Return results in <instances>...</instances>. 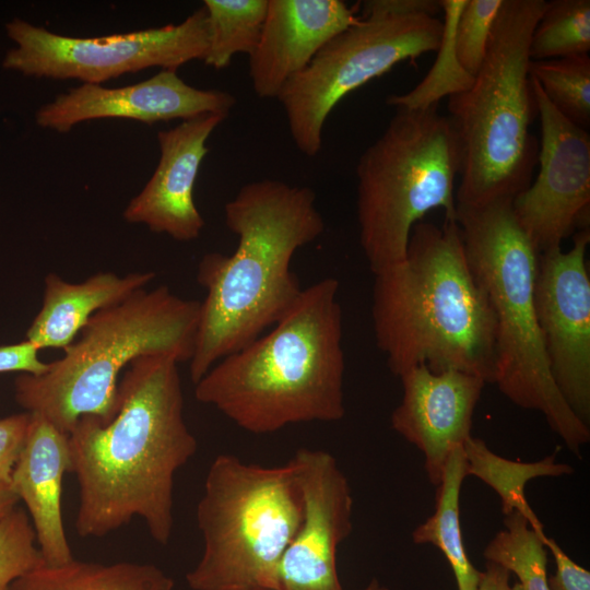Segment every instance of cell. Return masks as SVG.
<instances>
[{"label":"cell","mask_w":590,"mask_h":590,"mask_svg":"<svg viewBox=\"0 0 590 590\" xmlns=\"http://www.w3.org/2000/svg\"><path fill=\"white\" fill-rule=\"evenodd\" d=\"M178 364L163 354L133 359L119 379L114 418L83 415L68 434L80 536H105L139 517L155 542H169L175 475L198 449Z\"/></svg>","instance_id":"cell-1"},{"label":"cell","mask_w":590,"mask_h":590,"mask_svg":"<svg viewBox=\"0 0 590 590\" xmlns=\"http://www.w3.org/2000/svg\"><path fill=\"white\" fill-rule=\"evenodd\" d=\"M224 217L238 244L233 255L209 252L198 264L206 295L189 362L193 384L288 312L303 291L292 258L324 229L314 190L278 179L240 187Z\"/></svg>","instance_id":"cell-2"},{"label":"cell","mask_w":590,"mask_h":590,"mask_svg":"<svg viewBox=\"0 0 590 590\" xmlns=\"http://www.w3.org/2000/svg\"><path fill=\"white\" fill-rule=\"evenodd\" d=\"M373 274L375 340L393 375L424 365L494 384L495 316L456 219L416 223L404 259Z\"/></svg>","instance_id":"cell-3"},{"label":"cell","mask_w":590,"mask_h":590,"mask_svg":"<svg viewBox=\"0 0 590 590\" xmlns=\"http://www.w3.org/2000/svg\"><path fill=\"white\" fill-rule=\"evenodd\" d=\"M339 287L328 276L303 288L268 334L220 359L194 384L196 399L257 435L343 418Z\"/></svg>","instance_id":"cell-4"},{"label":"cell","mask_w":590,"mask_h":590,"mask_svg":"<svg viewBox=\"0 0 590 590\" xmlns=\"http://www.w3.org/2000/svg\"><path fill=\"white\" fill-rule=\"evenodd\" d=\"M200 307L166 285L134 292L93 315L46 371L20 374L15 401L66 434L83 415L108 423L118 409L119 376L133 359L163 354L190 362Z\"/></svg>","instance_id":"cell-5"},{"label":"cell","mask_w":590,"mask_h":590,"mask_svg":"<svg viewBox=\"0 0 590 590\" xmlns=\"http://www.w3.org/2000/svg\"><path fill=\"white\" fill-rule=\"evenodd\" d=\"M545 5V0H504L473 84L448 97L461 155L457 205L512 200L532 181L539 141L530 131L536 107L529 48Z\"/></svg>","instance_id":"cell-6"},{"label":"cell","mask_w":590,"mask_h":590,"mask_svg":"<svg viewBox=\"0 0 590 590\" xmlns=\"http://www.w3.org/2000/svg\"><path fill=\"white\" fill-rule=\"evenodd\" d=\"M511 201L456 210L469 264L495 316L494 385L517 406L542 413L580 458L590 427L571 411L552 378L534 306L539 253L519 226Z\"/></svg>","instance_id":"cell-7"},{"label":"cell","mask_w":590,"mask_h":590,"mask_svg":"<svg viewBox=\"0 0 590 590\" xmlns=\"http://www.w3.org/2000/svg\"><path fill=\"white\" fill-rule=\"evenodd\" d=\"M303 497L291 461H212L196 508L203 551L186 575L191 590H278L281 558L297 533Z\"/></svg>","instance_id":"cell-8"},{"label":"cell","mask_w":590,"mask_h":590,"mask_svg":"<svg viewBox=\"0 0 590 590\" xmlns=\"http://www.w3.org/2000/svg\"><path fill=\"white\" fill-rule=\"evenodd\" d=\"M461 155L436 107L397 109L356 165L359 243L373 273L404 259L413 226L434 209L456 219Z\"/></svg>","instance_id":"cell-9"},{"label":"cell","mask_w":590,"mask_h":590,"mask_svg":"<svg viewBox=\"0 0 590 590\" xmlns=\"http://www.w3.org/2000/svg\"><path fill=\"white\" fill-rule=\"evenodd\" d=\"M441 35L437 16L367 14L331 38L276 97L295 146L316 156L324 121L345 95L401 61L436 52Z\"/></svg>","instance_id":"cell-10"},{"label":"cell","mask_w":590,"mask_h":590,"mask_svg":"<svg viewBox=\"0 0 590 590\" xmlns=\"http://www.w3.org/2000/svg\"><path fill=\"white\" fill-rule=\"evenodd\" d=\"M15 44L2 67L27 76L78 79L99 84L152 67L176 71L202 60L208 48L206 12L202 7L179 24L102 37H70L21 19L5 24Z\"/></svg>","instance_id":"cell-11"},{"label":"cell","mask_w":590,"mask_h":590,"mask_svg":"<svg viewBox=\"0 0 590 590\" xmlns=\"http://www.w3.org/2000/svg\"><path fill=\"white\" fill-rule=\"evenodd\" d=\"M530 83L541 129L539 172L511 209L540 255L560 248L576 229H589L590 135L551 104L532 76Z\"/></svg>","instance_id":"cell-12"},{"label":"cell","mask_w":590,"mask_h":590,"mask_svg":"<svg viewBox=\"0 0 590 590\" xmlns=\"http://www.w3.org/2000/svg\"><path fill=\"white\" fill-rule=\"evenodd\" d=\"M589 229L575 233L568 251L538 256L534 306L555 386L576 416L590 427Z\"/></svg>","instance_id":"cell-13"},{"label":"cell","mask_w":590,"mask_h":590,"mask_svg":"<svg viewBox=\"0 0 590 590\" xmlns=\"http://www.w3.org/2000/svg\"><path fill=\"white\" fill-rule=\"evenodd\" d=\"M290 461L302 492L303 518L281 558L278 590H343L337 552L353 529L349 480L323 450L300 448Z\"/></svg>","instance_id":"cell-14"},{"label":"cell","mask_w":590,"mask_h":590,"mask_svg":"<svg viewBox=\"0 0 590 590\" xmlns=\"http://www.w3.org/2000/svg\"><path fill=\"white\" fill-rule=\"evenodd\" d=\"M235 103V96L228 92L196 88L176 71L162 70L145 81L122 87L83 83L43 105L35 118L39 127L64 133L94 119L121 118L151 125L206 114L227 117Z\"/></svg>","instance_id":"cell-15"},{"label":"cell","mask_w":590,"mask_h":590,"mask_svg":"<svg viewBox=\"0 0 590 590\" xmlns=\"http://www.w3.org/2000/svg\"><path fill=\"white\" fill-rule=\"evenodd\" d=\"M402 399L391 428L424 456L428 481L437 486L450 452L471 437L475 406L486 382L456 369L415 366L400 376Z\"/></svg>","instance_id":"cell-16"},{"label":"cell","mask_w":590,"mask_h":590,"mask_svg":"<svg viewBox=\"0 0 590 590\" xmlns=\"http://www.w3.org/2000/svg\"><path fill=\"white\" fill-rule=\"evenodd\" d=\"M224 119V115L206 114L157 133V167L126 206L122 215L127 222L144 224L151 232L178 241L200 236L204 220L193 201V187L209 152L206 141Z\"/></svg>","instance_id":"cell-17"},{"label":"cell","mask_w":590,"mask_h":590,"mask_svg":"<svg viewBox=\"0 0 590 590\" xmlns=\"http://www.w3.org/2000/svg\"><path fill=\"white\" fill-rule=\"evenodd\" d=\"M358 20L341 0H268L260 40L249 56L256 95L276 98L331 38Z\"/></svg>","instance_id":"cell-18"},{"label":"cell","mask_w":590,"mask_h":590,"mask_svg":"<svg viewBox=\"0 0 590 590\" xmlns=\"http://www.w3.org/2000/svg\"><path fill=\"white\" fill-rule=\"evenodd\" d=\"M66 472H70L68 434L31 413L10 484L26 506L37 546L47 565H62L74 558L61 512V483Z\"/></svg>","instance_id":"cell-19"},{"label":"cell","mask_w":590,"mask_h":590,"mask_svg":"<svg viewBox=\"0 0 590 590\" xmlns=\"http://www.w3.org/2000/svg\"><path fill=\"white\" fill-rule=\"evenodd\" d=\"M155 279L152 271L119 275L98 272L80 283L56 273L45 276L43 306L26 331L37 349H66L98 310L113 306L146 288Z\"/></svg>","instance_id":"cell-20"},{"label":"cell","mask_w":590,"mask_h":590,"mask_svg":"<svg viewBox=\"0 0 590 590\" xmlns=\"http://www.w3.org/2000/svg\"><path fill=\"white\" fill-rule=\"evenodd\" d=\"M9 590H175V582L154 564L73 558L62 565L44 563L15 579Z\"/></svg>","instance_id":"cell-21"},{"label":"cell","mask_w":590,"mask_h":590,"mask_svg":"<svg viewBox=\"0 0 590 590\" xmlns=\"http://www.w3.org/2000/svg\"><path fill=\"white\" fill-rule=\"evenodd\" d=\"M462 448L467 476L477 477L498 495L504 517L518 512L534 532L545 536L543 523L526 498V485L536 477L571 474L574 468L556 462V451L534 462L506 459L492 451L483 439L473 436L465 440Z\"/></svg>","instance_id":"cell-22"},{"label":"cell","mask_w":590,"mask_h":590,"mask_svg":"<svg viewBox=\"0 0 590 590\" xmlns=\"http://www.w3.org/2000/svg\"><path fill=\"white\" fill-rule=\"evenodd\" d=\"M467 476L462 446L455 448L436 486L435 511L412 532L415 544H432L444 554L453 573L458 590H477L482 571L467 554L460 527V492Z\"/></svg>","instance_id":"cell-23"},{"label":"cell","mask_w":590,"mask_h":590,"mask_svg":"<svg viewBox=\"0 0 590 590\" xmlns=\"http://www.w3.org/2000/svg\"><path fill=\"white\" fill-rule=\"evenodd\" d=\"M208 48L206 66L224 69L236 54L250 56L262 33L268 0H204Z\"/></svg>","instance_id":"cell-24"},{"label":"cell","mask_w":590,"mask_h":590,"mask_svg":"<svg viewBox=\"0 0 590 590\" xmlns=\"http://www.w3.org/2000/svg\"><path fill=\"white\" fill-rule=\"evenodd\" d=\"M444 12L442 35L437 58L426 76L411 91L390 95L386 103L397 109L425 110L436 107L445 96L465 92L474 76L461 66L455 46V30L465 0H440Z\"/></svg>","instance_id":"cell-25"},{"label":"cell","mask_w":590,"mask_h":590,"mask_svg":"<svg viewBox=\"0 0 590 590\" xmlns=\"http://www.w3.org/2000/svg\"><path fill=\"white\" fill-rule=\"evenodd\" d=\"M504 529L486 544L483 556L515 574L523 590H550L544 536L534 532L518 512L504 517Z\"/></svg>","instance_id":"cell-26"},{"label":"cell","mask_w":590,"mask_h":590,"mask_svg":"<svg viewBox=\"0 0 590 590\" xmlns=\"http://www.w3.org/2000/svg\"><path fill=\"white\" fill-rule=\"evenodd\" d=\"M590 50V1H546L531 35V61L588 55Z\"/></svg>","instance_id":"cell-27"},{"label":"cell","mask_w":590,"mask_h":590,"mask_svg":"<svg viewBox=\"0 0 590 590\" xmlns=\"http://www.w3.org/2000/svg\"><path fill=\"white\" fill-rule=\"evenodd\" d=\"M529 74L536 80L551 104L568 120L586 129L590 125V57L578 55L530 61Z\"/></svg>","instance_id":"cell-28"},{"label":"cell","mask_w":590,"mask_h":590,"mask_svg":"<svg viewBox=\"0 0 590 590\" xmlns=\"http://www.w3.org/2000/svg\"><path fill=\"white\" fill-rule=\"evenodd\" d=\"M27 512L16 507L0 521V590L44 564Z\"/></svg>","instance_id":"cell-29"},{"label":"cell","mask_w":590,"mask_h":590,"mask_svg":"<svg viewBox=\"0 0 590 590\" xmlns=\"http://www.w3.org/2000/svg\"><path fill=\"white\" fill-rule=\"evenodd\" d=\"M504 0H465L455 30L462 68L475 76L485 59L496 17Z\"/></svg>","instance_id":"cell-30"},{"label":"cell","mask_w":590,"mask_h":590,"mask_svg":"<svg viewBox=\"0 0 590 590\" xmlns=\"http://www.w3.org/2000/svg\"><path fill=\"white\" fill-rule=\"evenodd\" d=\"M31 413L0 418V480L10 482L11 474L25 441Z\"/></svg>","instance_id":"cell-31"},{"label":"cell","mask_w":590,"mask_h":590,"mask_svg":"<svg viewBox=\"0 0 590 590\" xmlns=\"http://www.w3.org/2000/svg\"><path fill=\"white\" fill-rule=\"evenodd\" d=\"M543 543L552 553L556 571L547 578L550 590H590V573L575 563L553 538L544 536Z\"/></svg>","instance_id":"cell-32"},{"label":"cell","mask_w":590,"mask_h":590,"mask_svg":"<svg viewBox=\"0 0 590 590\" xmlns=\"http://www.w3.org/2000/svg\"><path fill=\"white\" fill-rule=\"evenodd\" d=\"M33 343L24 340L20 343L0 345V374L17 371L20 374L40 375L48 368V363L38 357Z\"/></svg>","instance_id":"cell-33"},{"label":"cell","mask_w":590,"mask_h":590,"mask_svg":"<svg viewBox=\"0 0 590 590\" xmlns=\"http://www.w3.org/2000/svg\"><path fill=\"white\" fill-rule=\"evenodd\" d=\"M362 5V15H409L427 14L437 16L441 11L439 1L436 0H368Z\"/></svg>","instance_id":"cell-34"},{"label":"cell","mask_w":590,"mask_h":590,"mask_svg":"<svg viewBox=\"0 0 590 590\" xmlns=\"http://www.w3.org/2000/svg\"><path fill=\"white\" fill-rule=\"evenodd\" d=\"M510 576L511 573L504 567L486 562V568L482 571L477 590H509Z\"/></svg>","instance_id":"cell-35"},{"label":"cell","mask_w":590,"mask_h":590,"mask_svg":"<svg viewBox=\"0 0 590 590\" xmlns=\"http://www.w3.org/2000/svg\"><path fill=\"white\" fill-rule=\"evenodd\" d=\"M19 502L10 482L0 480V521L16 508Z\"/></svg>","instance_id":"cell-36"},{"label":"cell","mask_w":590,"mask_h":590,"mask_svg":"<svg viewBox=\"0 0 590 590\" xmlns=\"http://www.w3.org/2000/svg\"><path fill=\"white\" fill-rule=\"evenodd\" d=\"M363 590H390L388 587L382 586L378 579L373 578L370 582Z\"/></svg>","instance_id":"cell-37"},{"label":"cell","mask_w":590,"mask_h":590,"mask_svg":"<svg viewBox=\"0 0 590 590\" xmlns=\"http://www.w3.org/2000/svg\"><path fill=\"white\" fill-rule=\"evenodd\" d=\"M509 590H523V589L519 582H516L515 585L510 586Z\"/></svg>","instance_id":"cell-38"}]
</instances>
